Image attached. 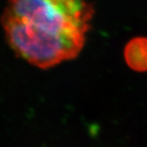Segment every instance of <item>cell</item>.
Returning a JSON list of instances; mask_svg holds the SVG:
<instances>
[{
  "mask_svg": "<svg viewBox=\"0 0 147 147\" xmlns=\"http://www.w3.org/2000/svg\"><path fill=\"white\" fill-rule=\"evenodd\" d=\"M94 13L90 0H7L0 22L16 56L47 69L80 54Z\"/></svg>",
  "mask_w": 147,
  "mask_h": 147,
  "instance_id": "cell-1",
  "label": "cell"
},
{
  "mask_svg": "<svg viewBox=\"0 0 147 147\" xmlns=\"http://www.w3.org/2000/svg\"><path fill=\"white\" fill-rule=\"evenodd\" d=\"M127 65L134 71H147V37L132 38L126 45L123 51Z\"/></svg>",
  "mask_w": 147,
  "mask_h": 147,
  "instance_id": "cell-2",
  "label": "cell"
}]
</instances>
